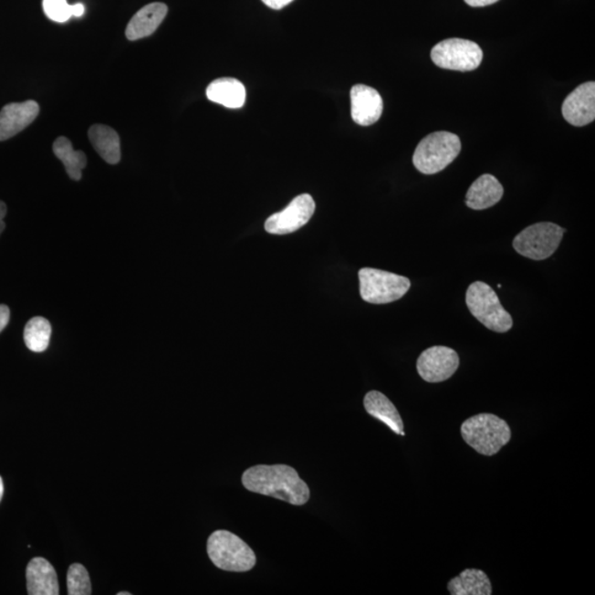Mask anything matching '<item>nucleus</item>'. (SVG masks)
I'll use <instances>...</instances> for the list:
<instances>
[{"label":"nucleus","instance_id":"24","mask_svg":"<svg viewBox=\"0 0 595 595\" xmlns=\"http://www.w3.org/2000/svg\"><path fill=\"white\" fill-rule=\"evenodd\" d=\"M44 10L47 17L56 23H66L73 17L72 5L67 0H44Z\"/></svg>","mask_w":595,"mask_h":595},{"label":"nucleus","instance_id":"13","mask_svg":"<svg viewBox=\"0 0 595 595\" xmlns=\"http://www.w3.org/2000/svg\"><path fill=\"white\" fill-rule=\"evenodd\" d=\"M39 111V105L35 100L4 106L0 110V141L10 140L33 124Z\"/></svg>","mask_w":595,"mask_h":595},{"label":"nucleus","instance_id":"16","mask_svg":"<svg viewBox=\"0 0 595 595\" xmlns=\"http://www.w3.org/2000/svg\"><path fill=\"white\" fill-rule=\"evenodd\" d=\"M504 195V188L492 174H483L467 190L465 204L472 210L490 209L498 204Z\"/></svg>","mask_w":595,"mask_h":595},{"label":"nucleus","instance_id":"21","mask_svg":"<svg viewBox=\"0 0 595 595\" xmlns=\"http://www.w3.org/2000/svg\"><path fill=\"white\" fill-rule=\"evenodd\" d=\"M53 152L61 161L72 180H81L82 170L87 167V155L81 151H74L72 143L67 137H58L53 143Z\"/></svg>","mask_w":595,"mask_h":595},{"label":"nucleus","instance_id":"29","mask_svg":"<svg viewBox=\"0 0 595 595\" xmlns=\"http://www.w3.org/2000/svg\"><path fill=\"white\" fill-rule=\"evenodd\" d=\"M85 13V7L83 4L72 5V15L74 17H82Z\"/></svg>","mask_w":595,"mask_h":595},{"label":"nucleus","instance_id":"19","mask_svg":"<svg viewBox=\"0 0 595 595\" xmlns=\"http://www.w3.org/2000/svg\"><path fill=\"white\" fill-rule=\"evenodd\" d=\"M89 140L95 151L110 164L120 162V140L119 134L106 125H93L89 130Z\"/></svg>","mask_w":595,"mask_h":595},{"label":"nucleus","instance_id":"25","mask_svg":"<svg viewBox=\"0 0 595 595\" xmlns=\"http://www.w3.org/2000/svg\"><path fill=\"white\" fill-rule=\"evenodd\" d=\"M262 2L269 8L279 10L288 6L294 0H262Z\"/></svg>","mask_w":595,"mask_h":595},{"label":"nucleus","instance_id":"11","mask_svg":"<svg viewBox=\"0 0 595 595\" xmlns=\"http://www.w3.org/2000/svg\"><path fill=\"white\" fill-rule=\"evenodd\" d=\"M562 116L568 123L582 127L595 119V83L587 82L568 95L562 104Z\"/></svg>","mask_w":595,"mask_h":595},{"label":"nucleus","instance_id":"22","mask_svg":"<svg viewBox=\"0 0 595 595\" xmlns=\"http://www.w3.org/2000/svg\"><path fill=\"white\" fill-rule=\"evenodd\" d=\"M51 324L47 318L36 317L26 323L24 339L26 348L35 353H42L49 348L51 339Z\"/></svg>","mask_w":595,"mask_h":595},{"label":"nucleus","instance_id":"31","mask_svg":"<svg viewBox=\"0 0 595 595\" xmlns=\"http://www.w3.org/2000/svg\"><path fill=\"white\" fill-rule=\"evenodd\" d=\"M131 593L130 592H119L117 595H130Z\"/></svg>","mask_w":595,"mask_h":595},{"label":"nucleus","instance_id":"3","mask_svg":"<svg viewBox=\"0 0 595 595\" xmlns=\"http://www.w3.org/2000/svg\"><path fill=\"white\" fill-rule=\"evenodd\" d=\"M206 548L211 561L221 570L247 572L256 565L251 547L231 531H214L207 539Z\"/></svg>","mask_w":595,"mask_h":595},{"label":"nucleus","instance_id":"10","mask_svg":"<svg viewBox=\"0 0 595 595\" xmlns=\"http://www.w3.org/2000/svg\"><path fill=\"white\" fill-rule=\"evenodd\" d=\"M459 365V355L454 350L438 345L423 350L419 356L417 371L423 381L441 382L451 379Z\"/></svg>","mask_w":595,"mask_h":595},{"label":"nucleus","instance_id":"6","mask_svg":"<svg viewBox=\"0 0 595 595\" xmlns=\"http://www.w3.org/2000/svg\"><path fill=\"white\" fill-rule=\"evenodd\" d=\"M360 297L369 304L385 305L402 299L409 289L411 280L403 276L374 268L359 272Z\"/></svg>","mask_w":595,"mask_h":595},{"label":"nucleus","instance_id":"20","mask_svg":"<svg viewBox=\"0 0 595 595\" xmlns=\"http://www.w3.org/2000/svg\"><path fill=\"white\" fill-rule=\"evenodd\" d=\"M448 590L453 595H491L492 583L485 571L466 569L451 579Z\"/></svg>","mask_w":595,"mask_h":595},{"label":"nucleus","instance_id":"23","mask_svg":"<svg viewBox=\"0 0 595 595\" xmlns=\"http://www.w3.org/2000/svg\"><path fill=\"white\" fill-rule=\"evenodd\" d=\"M67 582L68 595H89L92 593L89 572L81 563H73L68 568Z\"/></svg>","mask_w":595,"mask_h":595},{"label":"nucleus","instance_id":"1","mask_svg":"<svg viewBox=\"0 0 595 595\" xmlns=\"http://www.w3.org/2000/svg\"><path fill=\"white\" fill-rule=\"evenodd\" d=\"M244 487L249 492L278 498L296 506L310 499V488L298 472L289 465H255L242 476Z\"/></svg>","mask_w":595,"mask_h":595},{"label":"nucleus","instance_id":"28","mask_svg":"<svg viewBox=\"0 0 595 595\" xmlns=\"http://www.w3.org/2000/svg\"><path fill=\"white\" fill-rule=\"evenodd\" d=\"M6 214H7V205L5 204L3 201H0V235H2L5 227H6V224H5L4 222L5 216H6Z\"/></svg>","mask_w":595,"mask_h":595},{"label":"nucleus","instance_id":"8","mask_svg":"<svg viewBox=\"0 0 595 595\" xmlns=\"http://www.w3.org/2000/svg\"><path fill=\"white\" fill-rule=\"evenodd\" d=\"M435 66L445 70L467 72L476 70L483 60V51L475 42L453 38L435 45L432 50Z\"/></svg>","mask_w":595,"mask_h":595},{"label":"nucleus","instance_id":"17","mask_svg":"<svg viewBox=\"0 0 595 595\" xmlns=\"http://www.w3.org/2000/svg\"><path fill=\"white\" fill-rule=\"evenodd\" d=\"M206 97L211 102L237 110L245 104L246 89L236 78H217L207 87Z\"/></svg>","mask_w":595,"mask_h":595},{"label":"nucleus","instance_id":"15","mask_svg":"<svg viewBox=\"0 0 595 595\" xmlns=\"http://www.w3.org/2000/svg\"><path fill=\"white\" fill-rule=\"evenodd\" d=\"M168 14L167 5L152 3L137 12L126 28L127 39L140 40L151 36Z\"/></svg>","mask_w":595,"mask_h":595},{"label":"nucleus","instance_id":"4","mask_svg":"<svg viewBox=\"0 0 595 595\" xmlns=\"http://www.w3.org/2000/svg\"><path fill=\"white\" fill-rule=\"evenodd\" d=\"M460 151L458 136L449 131L433 132L419 142L412 157L413 166L423 174H435L453 163Z\"/></svg>","mask_w":595,"mask_h":595},{"label":"nucleus","instance_id":"2","mask_svg":"<svg viewBox=\"0 0 595 595\" xmlns=\"http://www.w3.org/2000/svg\"><path fill=\"white\" fill-rule=\"evenodd\" d=\"M462 438L477 454L492 456L512 439L508 423L493 413L475 414L461 426Z\"/></svg>","mask_w":595,"mask_h":595},{"label":"nucleus","instance_id":"5","mask_svg":"<svg viewBox=\"0 0 595 595\" xmlns=\"http://www.w3.org/2000/svg\"><path fill=\"white\" fill-rule=\"evenodd\" d=\"M465 301L472 316L490 330L505 333L513 328L512 316L504 309L496 292L483 281L470 285Z\"/></svg>","mask_w":595,"mask_h":595},{"label":"nucleus","instance_id":"12","mask_svg":"<svg viewBox=\"0 0 595 595\" xmlns=\"http://www.w3.org/2000/svg\"><path fill=\"white\" fill-rule=\"evenodd\" d=\"M350 114L358 125L375 124L382 114V99L380 93L368 85H354L350 89Z\"/></svg>","mask_w":595,"mask_h":595},{"label":"nucleus","instance_id":"26","mask_svg":"<svg viewBox=\"0 0 595 595\" xmlns=\"http://www.w3.org/2000/svg\"><path fill=\"white\" fill-rule=\"evenodd\" d=\"M10 318V310L7 306L0 305V333L7 327Z\"/></svg>","mask_w":595,"mask_h":595},{"label":"nucleus","instance_id":"18","mask_svg":"<svg viewBox=\"0 0 595 595\" xmlns=\"http://www.w3.org/2000/svg\"><path fill=\"white\" fill-rule=\"evenodd\" d=\"M365 411L371 417L379 419L380 422L389 426L397 434L405 435L403 423L400 412L389 397L381 394V391H371L364 398Z\"/></svg>","mask_w":595,"mask_h":595},{"label":"nucleus","instance_id":"14","mask_svg":"<svg viewBox=\"0 0 595 595\" xmlns=\"http://www.w3.org/2000/svg\"><path fill=\"white\" fill-rule=\"evenodd\" d=\"M26 589L30 595H58V581L55 568L45 558H34L26 571Z\"/></svg>","mask_w":595,"mask_h":595},{"label":"nucleus","instance_id":"9","mask_svg":"<svg viewBox=\"0 0 595 595\" xmlns=\"http://www.w3.org/2000/svg\"><path fill=\"white\" fill-rule=\"evenodd\" d=\"M316 211L315 200L310 194H301L291 201L285 210L269 216L265 230L273 235L294 233L310 221Z\"/></svg>","mask_w":595,"mask_h":595},{"label":"nucleus","instance_id":"30","mask_svg":"<svg viewBox=\"0 0 595 595\" xmlns=\"http://www.w3.org/2000/svg\"><path fill=\"white\" fill-rule=\"evenodd\" d=\"M3 496H4V482L2 476H0V502H2Z\"/></svg>","mask_w":595,"mask_h":595},{"label":"nucleus","instance_id":"7","mask_svg":"<svg viewBox=\"0 0 595 595\" xmlns=\"http://www.w3.org/2000/svg\"><path fill=\"white\" fill-rule=\"evenodd\" d=\"M565 233L566 230L554 223H538L520 232L514 238L513 246L524 257L544 260L555 254Z\"/></svg>","mask_w":595,"mask_h":595},{"label":"nucleus","instance_id":"27","mask_svg":"<svg viewBox=\"0 0 595 595\" xmlns=\"http://www.w3.org/2000/svg\"><path fill=\"white\" fill-rule=\"evenodd\" d=\"M465 2L471 7H485L497 3L498 0H465Z\"/></svg>","mask_w":595,"mask_h":595}]
</instances>
